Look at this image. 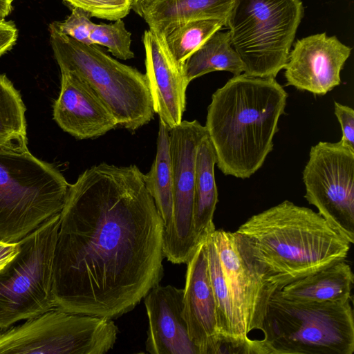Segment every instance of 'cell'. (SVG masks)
<instances>
[{
	"label": "cell",
	"mask_w": 354,
	"mask_h": 354,
	"mask_svg": "<svg viewBox=\"0 0 354 354\" xmlns=\"http://www.w3.org/2000/svg\"><path fill=\"white\" fill-rule=\"evenodd\" d=\"M304 198L354 243V149L342 141L312 146L303 171Z\"/></svg>",
	"instance_id": "cell-10"
},
{
	"label": "cell",
	"mask_w": 354,
	"mask_h": 354,
	"mask_svg": "<svg viewBox=\"0 0 354 354\" xmlns=\"http://www.w3.org/2000/svg\"><path fill=\"white\" fill-rule=\"evenodd\" d=\"M236 231L279 290L345 260L352 245L318 212L288 200L252 216Z\"/></svg>",
	"instance_id": "cell-3"
},
{
	"label": "cell",
	"mask_w": 354,
	"mask_h": 354,
	"mask_svg": "<svg viewBox=\"0 0 354 354\" xmlns=\"http://www.w3.org/2000/svg\"><path fill=\"white\" fill-rule=\"evenodd\" d=\"M225 24L224 21L216 19L190 21L174 27L162 37L174 59L183 65L192 53Z\"/></svg>",
	"instance_id": "cell-25"
},
{
	"label": "cell",
	"mask_w": 354,
	"mask_h": 354,
	"mask_svg": "<svg viewBox=\"0 0 354 354\" xmlns=\"http://www.w3.org/2000/svg\"><path fill=\"white\" fill-rule=\"evenodd\" d=\"M18 30L11 21H0V57L10 50L15 44Z\"/></svg>",
	"instance_id": "cell-30"
},
{
	"label": "cell",
	"mask_w": 354,
	"mask_h": 354,
	"mask_svg": "<svg viewBox=\"0 0 354 354\" xmlns=\"http://www.w3.org/2000/svg\"><path fill=\"white\" fill-rule=\"evenodd\" d=\"M73 7L89 12L91 17L116 21L127 16L132 9L133 0H65Z\"/></svg>",
	"instance_id": "cell-27"
},
{
	"label": "cell",
	"mask_w": 354,
	"mask_h": 354,
	"mask_svg": "<svg viewBox=\"0 0 354 354\" xmlns=\"http://www.w3.org/2000/svg\"><path fill=\"white\" fill-rule=\"evenodd\" d=\"M149 319L146 351L151 354H200L183 318V289L160 284L144 297Z\"/></svg>",
	"instance_id": "cell-17"
},
{
	"label": "cell",
	"mask_w": 354,
	"mask_h": 354,
	"mask_svg": "<svg viewBox=\"0 0 354 354\" xmlns=\"http://www.w3.org/2000/svg\"><path fill=\"white\" fill-rule=\"evenodd\" d=\"M12 10V3L8 0H0V21H4L5 18Z\"/></svg>",
	"instance_id": "cell-32"
},
{
	"label": "cell",
	"mask_w": 354,
	"mask_h": 354,
	"mask_svg": "<svg viewBox=\"0 0 354 354\" xmlns=\"http://www.w3.org/2000/svg\"><path fill=\"white\" fill-rule=\"evenodd\" d=\"M216 164L215 150L207 134L198 145L195 160L194 225L199 243L216 230L213 222L218 202Z\"/></svg>",
	"instance_id": "cell-20"
},
{
	"label": "cell",
	"mask_w": 354,
	"mask_h": 354,
	"mask_svg": "<svg viewBox=\"0 0 354 354\" xmlns=\"http://www.w3.org/2000/svg\"><path fill=\"white\" fill-rule=\"evenodd\" d=\"M145 183L162 220L164 232H166L172 222L174 188L169 151V129L160 120L155 159L149 171L145 174Z\"/></svg>",
	"instance_id": "cell-22"
},
{
	"label": "cell",
	"mask_w": 354,
	"mask_h": 354,
	"mask_svg": "<svg viewBox=\"0 0 354 354\" xmlns=\"http://www.w3.org/2000/svg\"><path fill=\"white\" fill-rule=\"evenodd\" d=\"M351 301H299L276 291L263 323V354H353Z\"/></svg>",
	"instance_id": "cell-6"
},
{
	"label": "cell",
	"mask_w": 354,
	"mask_h": 354,
	"mask_svg": "<svg viewBox=\"0 0 354 354\" xmlns=\"http://www.w3.org/2000/svg\"><path fill=\"white\" fill-rule=\"evenodd\" d=\"M19 251V241L9 243L0 240V272L17 256Z\"/></svg>",
	"instance_id": "cell-31"
},
{
	"label": "cell",
	"mask_w": 354,
	"mask_h": 354,
	"mask_svg": "<svg viewBox=\"0 0 354 354\" xmlns=\"http://www.w3.org/2000/svg\"><path fill=\"white\" fill-rule=\"evenodd\" d=\"M118 332L113 319L53 308L0 330V354H104Z\"/></svg>",
	"instance_id": "cell-9"
},
{
	"label": "cell",
	"mask_w": 354,
	"mask_h": 354,
	"mask_svg": "<svg viewBox=\"0 0 354 354\" xmlns=\"http://www.w3.org/2000/svg\"><path fill=\"white\" fill-rule=\"evenodd\" d=\"M212 236L236 317L248 337L262 330L268 302L279 288L245 236L221 229Z\"/></svg>",
	"instance_id": "cell-12"
},
{
	"label": "cell",
	"mask_w": 354,
	"mask_h": 354,
	"mask_svg": "<svg viewBox=\"0 0 354 354\" xmlns=\"http://www.w3.org/2000/svg\"><path fill=\"white\" fill-rule=\"evenodd\" d=\"M187 265L183 315L188 334L200 354H216V306L209 273L205 239Z\"/></svg>",
	"instance_id": "cell-16"
},
{
	"label": "cell",
	"mask_w": 354,
	"mask_h": 354,
	"mask_svg": "<svg viewBox=\"0 0 354 354\" xmlns=\"http://www.w3.org/2000/svg\"><path fill=\"white\" fill-rule=\"evenodd\" d=\"M304 13L301 0H234L225 26L243 73L275 78L288 62Z\"/></svg>",
	"instance_id": "cell-7"
},
{
	"label": "cell",
	"mask_w": 354,
	"mask_h": 354,
	"mask_svg": "<svg viewBox=\"0 0 354 354\" xmlns=\"http://www.w3.org/2000/svg\"><path fill=\"white\" fill-rule=\"evenodd\" d=\"M183 70L190 82L217 71L239 75L244 72V65L232 45L230 32L218 30L185 61Z\"/></svg>",
	"instance_id": "cell-21"
},
{
	"label": "cell",
	"mask_w": 354,
	"mask_h": 354,
	"mask_svg": "<svg viewBox=\"0 0 354 354\" xmlns=\"http://www.w3.org/2000/svg\"><path fill=\"white\" fill-rule=\"evenodd\" d=\"M353 274L350 265L342 260L278 290L283 298L306 302L351 300Z\"/></svg>",
	"instance_id": "cell-19"
},
{
	"label": "cell",
	"mask_w": 354,
	"mask_h": 354,
	"mask_svg": "<svg viewBox=\"0 0 354 354\" xmlns=\"http://www.w3.org/2000/svg\"><path fill=\"white\" fill-rule=\"evenodd\" d=\"M90 40L92 44L101 45L115 57L127 60L134 57L131 50V33L126 28L122 19L111 24L93 23Z\"/></svg>",
	"instance_id": "cell-26"
},
{
	"label": "cell",
	"mask_w": 354,
	"mask_h": 354,
	"mask_svg": "<svg viewBox=\"0 0 354 354\" xmlns=\"http://www.w3.org/2000/svg\"><path fill=\"white\" fill-rule=\"evenodd\" d=\"M198 120H182L169 129V151L173 178V217L163 233L164 257L175 264L187 263L198 243L194 225L195 160L198 145L207 135Z\"/></svg>",
	"instance_id": "cell-11"
},
{
	"label": "cell",
	"mask_w": 354,
	"mask_h": 354,
	"mask_svg": "<svg viewBox=\"0 0 354 354\" xmlns=\"http://www.w3.org/2000/svg\"><path fill=\"white\" fill-rule=\"evenodd\" d=\"M28 143L0 147V240L15 243L59 213L69 183Z\"/></svg>",
	"instance_id": "cell-4"
},
{
	"label": "cell",
	"mask_w": 354,
	"mask_h": 354,
	"mask_svg": "<svg viewBox=\"0 0 354 354\" xmlns=\"http://www.w3.org/2000/svg\"><path fill=\"white\" fill-rule=\"evenodd\" d=\"M53 118L63 131L79 140L96 138L118 127L96 93L78 76L66 71H61Z\"/></svg>",
	"instance_id": "cell-15"
},
{
	"label": "cell",
	"mask_w": 354,
	"mask_h": 354,
	"mask_svg": "<svg viewBox=\"0 0 354 354\" xmlns=\"http://www.w3.org/2000/svg\"><path fill=\"white\" fill-rule=\"evenodd\" d=\"M334 113L342 129V141L344 145L354 149V111L348 106L339 102L334 103Z\"/></svg>",
	"instance_id": "cell-29"
},
{
	"label": "cell",
	"mask_w": 354,
	"mask_h": 354,
	"mask_svg": "<svg viewBox=\"0 0 354 354\" xmlns=\"http://www.w3.org/2000/svg\"><path fill=\"white\" fill-rule=\"evenodd\" d=\"M142 43L145 68L155 113L169 129L182 121L186 108L187 81L183 65L178 64L166 46L164 37L145 30Z\"/></svg>",
	"instance_id": "cell-14"
},
{
	"label": "cell",
	"mask_w": 354,
	"mask_h": 354,
	"mask_svg": "<svg viewBox=\"0 0 354 354\" xmlns=\"http://www.w3.org/2000/svg\"><path fill=\"white\" fill-rule=\"evenodd\" d=\"M212 233L205 238V245L209 277L216 306L218 343L223 339H246L249 337L243 334L236 317Z\"/></svg>",
	"instance_id": "cell-23"
},
{
	"label": "cell",
	"mask_w": 354,
	"mask_h": 354,
	"mask_svg": "<svg viewBox=\"0 0 354 354\" xmlns=\"http://www.w3.org/2000/svg\"><path fill=\"white\" fill-rule=\"evenodd\" d=\"M164 225L135 165L105 162L70 184L54 252V307L117 319L164 275Z\"/></svg>",
	"instance_id": "cell-1"
},
{
	"label": "cell",
	"mask_w": 354,
	"mask_h": 354,
	"mask_svg": "<svg viewBox=\"0 0 354 354\" xmlns=\"http://www.w3.org/2000/svg\"><path fill=\"white\" fill-rule=\"evenodd\" d=\"M142 0H133V6L132 7H133L134 6H136V4H138L140 1H141Z\"/></svg>",
	"instance_id": "cell-33"
},
{
	"label": "cell",
	"mask_w": 354,
	"mask_h": 354,
	"mask_svg": "<svg viewBox=\"0 0 354 354\" xmlns=\"http://www.w3.org/2000/svg\"><path fill=\"white\" fill-rule=\"evenodd\" d=\"M60 212L19 241L20 251L0 272V330L53 308L54 252Z\"/></svg>",
	"instance_id": "cell-8"
},
{
	"label": "cell",
	"mask_w": 354,
	"mask_h": 354,
	"mask_svg": "<svg viewBox=\"0 0 354 354\" xmlns=\"http://www.w3.org/2000/svg\"><path fill=\"white\" fill-rule=\"evenodd\" d=\"M351 53V47L326 32L297 40L284 67L286 86L326 95L340 84V72Z\"/></svg>",
	"instance_id": "cell-13"
},
{
	"label": "cell",
	"mask_w": 354,
	"mask_h": 354,
	"mask_svg": "<svg viewBox=\"0 0 354 354\" xmlns=\"http://www.w3.org/2000/svg\"><path fill=\"white\" fill-rule=\"evenodd\" d=\"M91 15L87 11L73 7L71 15L62 22H55L57 28L63 34L86 44H92L90 33L93 25Z\"/></svg>",
	"instance_id": "cell-28"
},
{
	"label": "cell",
	"mask_w": 354,
	"mask_h": 354,
	"mask_svg": "<svg viewBox=\"0 0 354 354\" xmlns=\"http://www.w3.org/2000/svg\"><path fill=\"white\" fill-rule=\"evenodd\" d=\"M8 1L12 3L14 0H8Z\"/></svg>",
	"instance_id": "cell-34"
},
{
	"label": "cell",
	"mask_w": 354,
	"mask_h": 354,
	"mask_svg": "<svg viewBox=\"0 0 354 354\" xmlns=\"http://www.w3.org/2000/svg\"><path fill=\"white\" fill-rule=\"evenodd\" d=\"M50 42L60 71L84 81L113 115L118 126L135 131L154 116L145 73L106 54L96 44L80 42L49 26Z\"/></svg>",
	"instance_id": "cell-5"
},
{
	"label": "cell",
	"mask_w": 354,
	"mask_h": 354,
	"mask_svg": "<svg viewBox=\"0 0 354 354\" xmlns=\"http://www.w3.org/2000/svg\"><path fill=\"white\" fill-rule=\"evenodd\" d=\"M287 98L275 78L245 73L212 94L205 127L224 175L245 179L262 167L273 149Z\"/></svg>",
	"instance_id": "cell-2"
},
{
	"label": "cell",
	"mask_w": 354,
	"mask_h": 354,
	"mask_svg": "<svg viewBox=\"0 0 354 354\" xmlns=\"http://www.w3.org/2000/svg\"><path fill=\"white\" fill-rule=\"evenodd\" d=\"M25 113L19 92L0 74V147L28 143Z\"/></svg>",
	"instance_id": "cell-24"
},
{
	"label": "cell",
	"mask_w": 354,
	"mask_h": 354,
	"mask_svg": "<svg viewBox=\"0 0 354 354\" xmlns=\"http://www.w3.org/2000/svg\"><path fill=\"white\" fill-rule=\"evenodd\" d=\"M234 0H142L132 10L149 29L164 36L190 21L216 19L226 21Z\"/></svg>",
	"instance_id": "cell-18"
}]
</instances>
